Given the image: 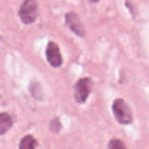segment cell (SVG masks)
Instances as JSON below:
<instances>
[{
	"label": "cell",
	"mask_w": 149,
	"mask_h": 149,
	"mask_svg": "<svg viewBox=\"0 0 149 149\" xmlns=\"http://www.w3.org/2000/svg\"><path fill=\"white\" fill-rule=\"evenodd\" d=\"M112 111L116 122L121 125H129L133 122V113L124 99L116 98L111 106Z\"/></svg>",
	"instance_id": "obj_1"
},
{
	"label": "cell",
	"mask_w": 149,
	"mask_h": 149,
	"mask_svg": "<svg viewBox=\"0 0 149 149\" xmlns=\"http://www.w3.org/2000/svg\"><path fill=\"white\" fill-rule=\"evenodd\" d=\"M39 5L36 0H24L20 5L18 16L25 25L32 24L37 19Z\"/></svg>",
	"instance_id": "obj_2"
},
{
	"label": "cell",
	"mask_w": 149,
	"mask_h": 149,
	"mask_svg": "<svg viewBox=\"0 0 149 149\" xmlns=\"http://www.w3.org/2000/svg\"><path fill=\"white\" fill-rule=\"evenodd\" d=\"M93 80L89 77L79 79L74 87V97L75 101L79 104L86 103L93 90Z\"/></svg>",
	"instance_id": "obj_3"
},
{
	"label": "cell",
	"mask_w": 149,
	"mask_h": 149,
	"mask_svg": "<svg viewBox=\"0 0 149 149\" xmlns=\"http://www.w3.org/2000/svg\"><path fill=\"white\" fill-rule=\"evenodd\" d=\"M47 61L52 68H58L62 65L63 58L58 45L53 41H49L47 43L45 51Z\"/></svg>",
	"instance_id": "obj_4"
},
{
	"label": "cell",
	"mask_w": 149,
	"mask_h": 149,
	"mask_svg": "<svg viewBox=\"0 0 149 149\" xmlns=\"http://www.w3.org/2000/svg\"><path fill=\"white\" fill-rule=\"evenodd\" d=\"M65 23L68 29L80 37L85 36V29L84 26L80 19L79 16L75 13L70 12L65 14Z\"/></svg>",
	"instance_id": "obj_5"
},
{
	"label": "cell",
	"mask_w": 149,
	"mask_h": 149,
	"mask_svg": "<svg viewBox=\"0 0 149 149\" xmlns=\"http://www.w3.org/2000/svg\"><path fill=\"white\" fill-rule=\"evenodd\" d=\"M13 125L12 116L7 113H0V135L7 133Z\"/></svg>",
	"instance_id": "obj_6"
},
{
	"label": "cell",
	"mask_w": 149,
	"mask_h": 149,
	"mask_svg": "<svg viewBox=\"0 0 149 149\" xmlns=\"http://www.w3.org/2000/svg\"><path fill=\"white\" fill-rule=\"evenodd\" d=\"M37 141L31 135H26L21 138L19 149H36Z\"/></svg>",
	"instance_id": "obj_7"
},
{
	"label": "cell",
	"mask_w": 149,
	"mask_h": 149,
	"mask_svg": "<svg viewBox=\"0 0 149 149\" xmlns=\"http://www.w3.org/2000/svg\"><path fill=\"white\" fill-rule=\"evenodd\" d=\"M108 149H127L122 140L113 138L108 143Z\"/></svg>",
	"instance_id": "obj_8"
},
{
	"label": "cell",
	"mask_w": 149,
	"mask_h": 149,
	"mask_svg": "<svg viewBox=\"0 0 149 149\" xmlns=\"http://www.w3.org/2000/svg\"><path fill=\"white\" fill-rule=\"evenodd\" d=\"M61 127H62V125H61V123L58 118H55V119L51 121L49 128H50L51 131L53 132L54 133L59 132L60 130H61Z\"/></svg>",
	"instance_id": "obj_9"
},
{
	"label": "cell",
	"mask_w": 149,
	"mask_h": 149,
	"mask_svg": "<svg viewBox=\"0 0 149 149\" xmlns=\"http://www.w3.org/2000/svg\"><path fill=\"white\" fill-rule=\"evenodd\" d=\"M89 1L92 3H97L99 0H89Z\"/></svg>",
	"instance_id": "obj_10"
}]
</instances>
